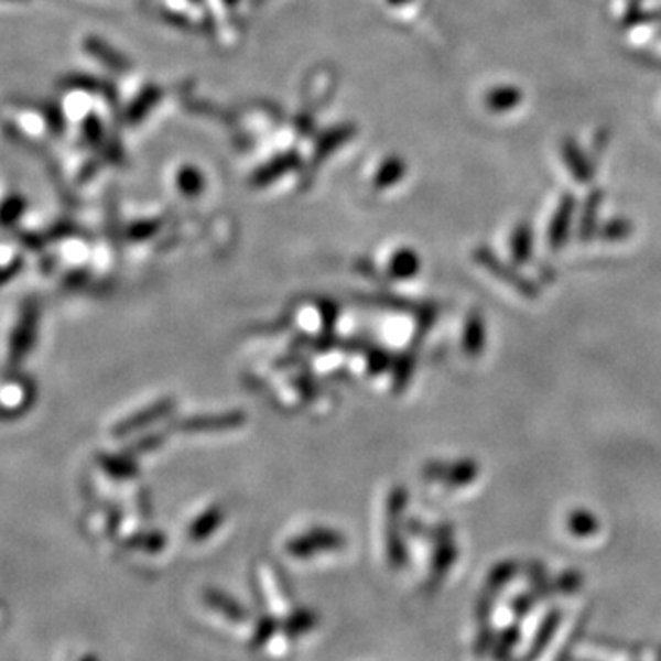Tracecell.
<instances>
[{"instance_id": "1", "label": "cell", "mask_w": 661, "mask_h": 661, "mask_svg": "<svg viewBox=\"0 0 661 661\" xmlns=\"http://www.w3.org/2000/svg\"><path fill=\"white\" fill-rule=\"evenodd\" d=\"M22 209H24V201L22 198H8L2 209H0V220L2 223H13L21 215Z\"/></svg>"}]
</instances>
